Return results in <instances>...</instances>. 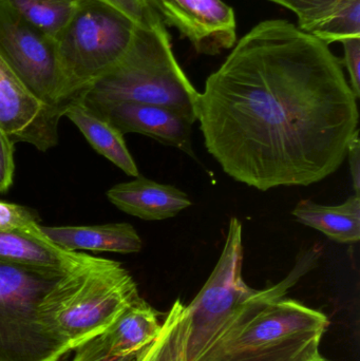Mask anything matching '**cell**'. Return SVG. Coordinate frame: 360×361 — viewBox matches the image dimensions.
<instances>
[{"instance_id": "cell-1", "label": "cell", "mask_w": 360, "mask_h": 361, "mask_svg": "<svg viewBox=\"0 0 360 361\" xmlns=\"http://www.w3.org/2000/svg\"><path fill=\"white\" fill-rule=\"evenodd\" d=\"M232 49L196 104L205 147L224 173L262 191L336 173L359 112L329 44L270 19Z\"/></svg>"}, {"instance_id": "cell-2", "label": "cell", "mask_w": 360, "mask_h": 361, "mask_svg": "<svg viewBox=\"0 0 360 361\" xmlns=\"http://www.w3.org/2000/svg\"><path fill=\"white\" fill-rule=\"evenodd\" d=\"M319 250L298 258L293 273L278 286L259 290L197 361H315L329 320L321 312L283 298L312 267Z\"/></svg>"}, {"instance_id": "cell-3", "label": "cell", "mask_w": 360, "mask_h": 361, "mask_svg": "<svg viewBox=\"0 0 360 361\" xmlns=\"http://www.w3.org/2000/svg\"><path fill=\"white\" fill-rule=\"evenodd\" d=\"M199 92L178 63L164 23L135 27L124 56L80 95L88 105L139 103L162 106L197 122Z\"/></svg>"}, {"instance_id": "cell-4", "label": "cell", "mask_w": 360, "mask_h": 361, "mask_svg": "<svg viewBox=\"0 0 360 361\" xmlns=\"http://www.w3.org/2000/svg\"><path fill=\"white\" fill-rule=\"evenodd\" d=\"M139 297L132 276L120 262L91 257L55 284L40 312L51 332L75 351L101 335Z\"/></svg>"}, {"instance_id": "cell-5", "label": "cell", "mask_w": 360, "mask_h": 361, "mask_svg": "<svg viewBox=\"0 0 360 361\" xmlns=\"http://www.w3.org/2000/svg\"><path fill=\"white\" fill-rule=\"evenodd\" d=\"M69 271L0 261V361H61L71 352L40 312L44 297Z\"/></svg>"}, {"instance_id": "cell-6", "label": "cell", "mask_w": 360, "mask_h": 361, "mask_svg": "<svg viewBox=\"0 0 360 361\" xmlns=\"http://www.w3.org/2000/svg\"><path fill=\"white\" fill-rule=\"evenodd\" d=\"M137 25L103 0H82L55 38L67 101L77 99L118 63Z\"/></svg>"}, {"instance_id": "cell-7", "label": "cell", "mask_w": 360, "mask_h": 361, "mask_svg": "<svg viewBox=\"0 0 360 361\" xmlns=\"http://www.w3.org/2000/svg\"><path fill=\"white\" fill-rule=\"evenodd\" d=\"M242 224L230 218L225 245L211 277L190 305L187 315V361H197L230 326L259 290L242 277Z\"/></svg>"}, {"instance_id": "cell-8", "label": "cell", "mask_w": 360, "mask_h": 361, "mask_svg": "<svg viewBox=\"0 0 360 361\" xmlns=\"http://www.w3.org/2000/svg\"><path fill=\"white\" fill-rule=\"evenodd\" d=\"M0 59L40 102L67 109L55 42L0 0Z\"/></svg>"}, {"instance_id": "cell-9", "label": "cell", "mask_w": 360, "mask_h": 361, "mask_svg": "<svg viewBox=\"0 0 360 361\" xmlns=\"http://www.w3.org/2000/svg\"><path fill=\"white\" fill-rule=\"evenodd\" d=\"M65 111L34 97L0 59V128L13 143L31 144L40 152L55 147Z\"/></svg>"}, {"instance_id": "cell-10", "label": "cell", "mask_w": 360, "mask_h": 361, "mask_svg": "<svg viewBox=\"0 0 360 361\" xmlns=\"http://www.w3.org/2000/svg\"><path fill=\"white\" fill-rule=\"evenodd\" d=\"M164 25L175 27L200 54L217 55L237 42L232 6L222 0H146Z\"/></svg>"}, {"instance_id": "cell-11", "label": "cell", "mask_w": 360, "mask_h": 361, "mask_svg": "<svg viewBox=\"0 0 360 361\" xmlns=\"http://www.w3.org/2000/svg\"><path fill=\"white\" fill-rule=\"evenodd\" d=\"M86 105L113 125L122 135H146L164 145L178 148L197 160L192 141L194 123L175 110L139 103Z\"/></svg>"}, {"instance_id": "cell-12", "label": "cell", "mask_w": 360, "mask_h": 361, "mask_svg": "<svg viewBox=\"0 0 360 361\" xmlns=\"http://www.w3.org/2000/svg\"><path fill=\"white\" fill-rule=\"evenodd\" d=\"M161 330L156 312L139 296L89 343L105 356L137 355L156 341Z\"/></svg>"}, {"instance_id": "cell-13", "label": "cell", "mask_w": 360, "mask_h": 361, "mask_svg": "<svg viewBox=\"0 0 360 361\" xmlns=\"http://www.w3.org/2000/svg\"><path fill=\"white\" fill-rule=\"evenodd\" d=\"M107 197L118 209L145 221L173 218L192 204L177 187L142 177L111 187Z\"/></svg>"}, {"instance_id": "cell-14", "label": "cell", "mask_w": 360, "mask_h": 361, "mask_svg": "<svg viewBox=\"0 0 360 361\" xmlns=\"http://www.w3.org/2000/svg\"><path fill=\"white\" fill-rule=\"evenodd\" d=\"M49 242L68 250L135 254L141 252L143 242L132 225L108 223L93 226H42Z\"/></svg>"}, {"instance_id": "cell-15", "label": "cell", "mask_w": 360, "mask_h": 361, "mask_svg": "<svg viewBox=\"0 0 360 361\" xmlns=\"http://www.w3.org/2000/svg\"><path fill=\"white\" fill-rule=\"evenodd\" d=\"M91 256L77 252H68L48 241L42 235L21 231H0V261L71 271L88 261Z\"/></svg>"}, {"instance_id": "cell-16", "label": "cell", "mask_w": 360, "mask_h": 361, "mask_svg": "<svg viewBox=\"0 0 360 361\" xmlns=\"http://www.w3.org/2000/svg\"><path fill=\"white\" fill-rule=\"evenodd\" d=\"M63 116L82 133L93 149L105 157L129 177H139V169L125 143L124 135L91 110L80 97L73 99Z\"/></svg>"}, {"instance_id": "cell-17", "label": "cell", "mask_w": 360, "mask_h": 361, "mask_svg": "<svg viewBox=\"0 0 360 361\" xmlns=\"http://www.w3.org/2000/svg\"><path fill=\"white\" fill-rule=\"evenodd\" d=\"M296 220L317 229L333 241L357 243L360 240V195L349 197L337 206H325L302 200L293 210Z\"/></svg>"}, {"instance_id": "cell-18", "label": "cell", "mask_w": 360, "mask_h": 361, "mask_svg": "<svg viewBox=\"0 0 360 361\" xmlns=\"http://www.w3.org/2000/svg\"><path fill=\"white\" fill-rule=\"evenodd\" d=\"M32 27L54 40L82 0H4Z\"/></svg>"}, {"instance_id": "cell-19", "label": "cell", "mask_w": 360, "mask_h": 361, "mask_svg": "<svg viewBox=\"0 0 360 361\" xmlns=\"http://www.w3.org/2000/svg\"><path fill=\"white\" fill-rule=\"evenodd\" d=\"M187 326L185 305L177 300L163 322L160 335L142 352L139 361H187Z\"/></svg>"}, {"instance_id": "cell-20", "label": "cell", "mask_w": 360, "mask_h": 361, "mask_svg": "<svg viewBox=\"0 0 360 361\" xmlns=\"http://www.w3.org/2000/svg\"><path fill=\"white\" fill-rule=\"evenodd\" d=\"M309 33L327 44L360 37V0H345Z\"/></svg>"}, {"instance_id": "cell-21", "label": "cell", "mask_w": 360, "mask_h": 361, "mask_svg": "<svg viewBox=\"0 0 360 361\" xmlns=\"http://www.w3.org/2000/svg\"><path fill=\"white\" fill-rule=\"evenodd\" d=\"M285 6L297 16L298 25L309 32L329 17L345 0H271Z\"/></svg>"}, {"instance_id": "cell-22", "label": "cell", "mask_w": 360, "mask_h": 361, "mask_svg": "<svg viewBox=\"0 0 360 361\" xmlns=\"http://www.w3.org/2000/svg\"><path fill=\"white\" fill-rule=\"evenodd\" d=\"M0 231H21L29 235H42L39 219L34 210L4 201H0Z\"/></svg>"}, {"instance_id": "cell-23", "label": "cell", "mask_w": 360, "mask_h": 361, "mask_svg": "<svg viewBox=\"0 0 360 361\" xmlns=\"http://www.w3.org/2000/svg\"><path fill=\"white\" fill-rule=\"evenodd\" d=\"M113 6L118 12L130 19L137 27L142 29H154L162 23L156 11L146 0H103Z\"/></svg>"}, {"instance_id": "cell-24", "label": "cell", "mask_w": 360, "mask_h": 361, "mask_svg": "<svg viewBox=\"0 0 360 361\" xmlns=\"http://www.w3.org/2000/svg\"><path fill=\"white\" fill-rule=\"evenodd\" d=\"M14 145L6 133L0 128V195L8 190L15 173Z\"/></svg>"}, {"instance_id": "cell-25", "label": "cell", "mask_w": 360, "mask_h": 361, "mask_svg": "<svg viewBox=\"0 0 360 361\" xmlns=\"http://www.w3.org/2000/svg\"><path fill=\"white\" fill-rule=\"evenodd\" d=\"M344 46L345 65L350 76L351 89L356 99L360 97V37L342 42Z\"/></svg>"}, {"instance_id": "cell-26", "label": "cell", "mask_w": 360, "mask_h": 361, "mask_svg": "<svg viewBox=\"0 0 360 361\" xmlns=\"http://www.w3.org/2000/svg\"><path fill=\"white\" fill-rule=\"evenodd\" d=\"M76 354L72 361H139L141 353L137 355L124 356V357H112L105 356L95 349L90 343H84L75 350Z\"/></svg>"}, {"instance_id": "cell-27", "label": "cell", "mask_w": 360, "mask_h": 361, "mask_svg": "<svg viewBox=\"0 0 360 361\" xmlns=\"http://www.w3.org/2000/svg\"><path fill=\"white\" fill-rule=\"evenodd\" d=\"M347 156L350 162L351 176H352L353 187L355 189V195H359L360 189V143L359 130L355 131L353 137L349 142Z\"/></svg>"}, {"instance_id": "cell-28", "label": "cell", "mask_w": 360, "mask_h": 361, "mask_svg": "<svg viewBox=\"0 0 360 361\" xmlns=\"http://www.w3.org/2000/svg\"><path fill=\"white\" fill-rule=\"evenodd\" d=\"M315 361H327V360H325V358L321 357H321H319L318 360H316Z\"/></svg>"}]
</instances>
